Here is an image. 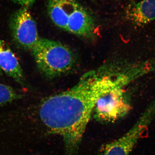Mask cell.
I'll use <instances>...</instances> for the list:
<instances>
[{"label": "cell", "mask_w": 155, "mask_h": 155, "mask_svg": "<svg viewBox=\"0 0 155 155\" xmlns=\"http://www.w3.org/2000/svg\"><path fill=\"white\" fill-rule=\"evenodd\" d=\"M125 83L124 76L110 69L94 70L72 88L43 102L40 119L51 133L63 139L67 155H73L78 148L98 101Z\"/></svg>", "instance_id": "1"}, {"label": "cell", "mask_w": 155, "mask_h": 155, "mask_svg": "<svg viewBox=\"0 0 155 155\" xmlns=\"http://www.w3.org/2000/svg\"><path fill=\"white\" fill-rule=\"evenodd\" d=\"M47 7L51 20L59 28L84 38L95 36L94 18L76 0H48Z\"/></svg>", "instance_id": "2"}, {"label": "cell", "mask_w": 155, "mask_h": 155, "mask_svg": "<svg viewBox=\"0 0 155 155\" xmlns=\"http://www.w3.org/2000/svg\"><path fill=\"white\" fill-rule=\"evenodd\" d=\"M30 51L39 69L48 77L63 75L75 66L73 52L59 42L40 38Z\"/></svg>", "instance_id": "3"}, {"label": "cell", "mask_w": 155, "mask_h": 155, "mask_svg": "<svg viewBox=\"0 0 155 155\" xmlns=\"http://www.w3.org/2000/svg\"><path fill=\"white\" fill-rule=\"evenodd\" d=\"M122 87L115 89L101 97L95 106L94 113L97 121L112 123L124 117L130 110Z\"/></svg>", "instance_id": "4"}, {"label": "cell", "mask_w": 155, "mask_h": 155, "mask_svg": "<svg viewBox=\"0 0 155 155\" xmlns=\"http://www.w3.org/2000/svg\"><path fill=\"white\" fill-rule=\"evenodd\" d=\"M11 26L14 40L25 49L31 51L40 38L36 23L26 7L19 9L14 14Z\"/></svg>", "instance_id": "5"}, {"label": "cell", "mask_w": 155, "mask_h": 155, "mask_svg": "<svg viewBox=\"0 0 155 155\" xmlns=\"http://www.w3.org/2000/svg\"><path fill=\"white\" fill-rule=\"evenodd\" d=\"M0 69L17 82L22 83L24 75L17 58L5 42L0 40Z\"/></svg>", "instance_id": "6"}, {"label": "cell", "mask_w": 155, "mask_h": 155, "mask_svg": "<svg viewBox=\"0 0 155 155\" xmlns=\"http://www.w3.org/2000/svg\"><path fill=\"white\" fill-rule=\"evenodd\" d=\"M127 16L134 24L141 25L155 20V0H143L133 4Z\"/></svg>", "instance_id": "7"}, {"label": "cell", "mask_w": 155, "mask_h": 155, "mask_svg": "<svg viewBox=\"0 0 155 155\" xmlns=\"http://www.w3.org/2000/svg\"><path fill=\"white\" fill-rule=\"evenodd\" d=\"M20 97V95L11 87L0 83V105L14 101Z\"/></svg>", "instance_id": "8"}, {"label": "cell", "mask_w": 155, "mask_h": 155, "mask_svg": "<svg viewBox=\"0 0 155 155\" xmlns=\"http://www.w3.org/2000/svg\"><path fill=\"white\" fill-rule=\"evenodd\" d=\"M12 1L21 5L23 7H26V6L31 5L33 4L36 0H12Z\"/></svg>", "instance_id": "9"}, {"label": "cell", "mask_w": 155, "mask_h": 155, "mask_svg": "<svg viewBox=\"0 0 155 155\" xmlns=\"http://www.w3.org/2000/svg\"><path fill=\"white\" fill-rule=\"evenodd\" d=\"M2 70H1V69H0V74H1V73H2Z\"/></svg>", "instance_id": "10"}, {"label": "cell", "mask_w": 155, "mask_h": 155, "mask_svg": "<svg viewBox=\"0 0 155 155\" xmlns=\"http://www.w3.org/2000/svg\"><path fill=\"white\" fill-rule=\"evenodd\" d=\"M91 1H93V0H91Z\"/></svg>", "instance_id": "11"}]
</instances>
